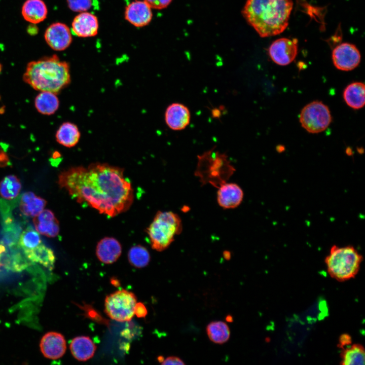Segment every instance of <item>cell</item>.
<instances>
[{
  "label": "cell",
  "mask_w": 365,
  "mask_h": 365,
  "mask_svg": "<svg viewBox=\"0 0 365 365\" xmlns=\"http://www.w3.org/2000/svg\"><path fill=\"white\" fill-rule=\"evenodd\" d=\"M58 183L78 202L111 217L127 211L133 201V190L124 170L106 163L69 168L60 173Z\"/></svg>",
  "instance_id": "6da1fadb"
},
{
  "label": "cell",
  "mask_w": 365,
  "mask_h": 365,
  "mask_svg": "<svg viewBox=\"0 0 365 365\" xmlns=\"http://www.w3.org/2000/svg\"><path fill=\"white\" fill-rule=\"evenodd\" d=\"M293 7L291 0H247L242 13L261 37H269L286 28Z\"/></svg>",
  "instance_id": "7a4b0ae2"
},
{
  "label": "cell",
  "mask_w": 365,
  "mask_h": 365,
  "mask_svg": "<svg viewBox=\"0 0 365 365\" xmlns=\"http://www.w3.org/2000/svg\"><path fill=\"white\" fill-rule=\"evenodd\" d=\"M23 79L37 91L57 94L70 82L69 66L56 55L44 57L28 63Z\"/></svg>",
  "instance_id": "3957f363"
},
{
  "label": "cell",
  "mask_w": 365,
  "mask_h": 365,
  "mask_svg": "<svg viewBox=\"0 0 365 365\" xmlns=\"http://www.w3.org/2000/svg\"><path fill=\"white\" fill-rule=\"evenodd\" d=\"M362 260V256L353 246L334 245L324 262L328 275L333 279L342 282L356 276Z\"/></svg>",
  "instance_id": "277c9868"
},
{
  "label": "cell",
  "mask_w": 365,
  "mask_h": 365,
  "mask_svg": "<svg viewBox=\"0 0 365 365\" xmlns=\"http://www.w3.org/2000/svg\"><path fill=\"white\" fill-rule=\"evenodd\" d=\"M182 231L180 217L171 211H158L147 229L152 248L157 251L167 248Z\"/></svg>",
  "instance_id": "5b68a950"
},
{
  "label": "cell",
  "mask_w": 365,
  "mask_h": 365,
  "mask_svg": "<svg viewBox=\"0 0 365 365\" xmlns=\"http://www.w3.org/2000/svg\"><path fill=\"white\" fill-rule=\"evenodd\" d=\"M195 175L202 184L209 183L217 188L227 182L235 171L227 156L211 150L198 156Z\"/></svg>",
  "instance_id": "8992f818"
},
{
  "label": "cell",
  "mask_w": 365,
  "mask_h": 365,
  "mask_svg": "<svg viewBox=\"0 0 365 365\" xmlns=\"http://www.w3.org/2000/svg\"><path fill=\"white\" fill-rule=\"evenodd\" d=\"M136 300L132 292L125 289L117 290L106 296L105 312L108 317L116 321H130L135 314Z\"/></svg>",
  "instance_id": "52a82bcc"
},
{
  "label": "cell",
  "mask_w": 365,
  "mask_h": 365,
  "mask_svg": "<svg viewBox=\"0 0 365 365\" xmlns=\"http://www.w3.org/2000/svg\"><path fill=\"white\" fill-rule=\"evenodd\" d=\"M302 126L310 133H318L325 130L332 122L328 107L321 101H314L303 107L300 115Z\"/></svg>",
  "instance_id": "ba28073f"
},
{
  "label": "cell",
  "mask_w": 365,
  "mask_h": 365,
  "mask_svg": "<svg viewBox=\"0 0 365 365\" xmlns=\"http://www.w3.org/2000/svg\"><path fill=\"white\" fill-rule=\"evenodd\" d=\"M361 55L358 48L349 43L337 46L332 52V60L335 66L343 71H350L360 63Z\"/></svg>",
  "instance_id": "9c48e42d"
},
{
  "label": "cell",
  "mask_w": 365,
  "mask_h": 365,
  "mask_svg": "<svg viewBox=\"0 0 365 365\" xmlns=\"http://www.w3.org/2000/svg\"><path fill=\"white\" fill-rule=\"evenodd\" d=\"M268 53L276 64L284 66L290 64L298 53V41L283 38L274 41L270 46Z\"/></svg>",
  "instance_id": "30bf717a"
},
{
  "label": "cell",
  "mask_w": 365,
  "mask_h": 365,
  "mask_svg": "<svg viewBox=\"0 0 365 365\" xmlns=\"http://www.w3.org/2000/svg\"><path fill=\"white\" fill-rule=\"evenodd\" d=\"M44 38L48 46L57 51L66 49L71 44L72 39L71 30L62 22H55L46 29Z\"/></svg>",
  "instance_id": "8fae6325"
},
{
  "label": "cell",
  "mask_w": 365,
  "mask_h": 365,
  "mask_svg": "<svg viewBox=\"0 0 365 365\" xmlns=\"http://www.w3.org/2000/svg\"><path fill=\"white\" fill-rule=\"evenodd\" d=\"M124 17L133 26L143 27L148 25L152 19V8L143 0H136L126 6Z\"/></svg>",
  "instance_id": "7c38bea8"
},
{
  "label": "cell",
  "mask_w": 365,
  "mask_h": 365,
  "mask_svg": "<svg viewBox=\"0 0 365 365\" xmlns=\"http://www.w3.org/2000/svg\"><path fill=\"white\" fill-rule=\"evenodd\" d=\"M217 188V202L219 206L223 208H235L242 202L244 193L238 185L225 182L220 185Z\"/></svg>",
  "instance_id": "4fadbf2b"
},
{
  "label": "cell",
  "mask_w": 365,
  "mask_h": 365,
  "mask_svg": "<svg viewBox=\"0 0 365 365\" xmlns=\"http://www.w3.org/2000/svg\"><path fill=\"white\" fill-rule=\"evenodd\" d=\"M99 22L97 17L87 11L79 13L73 19L71 31L80 38L94 36L98 33Z\"/></svg>",
  "instance_id": "5bb4252c"
},
{
  "label": "cell",
  "mask_w": 365,
  "mask_h": 365,
  "mask_svg": "<svg viewBox=\"0 0 365 365\" xmlns=\"http://www.w3.org/2000/svg\"><path fill=\"white\" fill-rule=\"evenodd\" d=\"M164 117L166 124L170 129L179 131L185 129L190 124L191 113L185 105L174 102L167 106Z\"/></svg>",
  "instance_id": "9a60e30c"
},
{
  "label": "cell",
  "mask_w": 365,
  "mask_h": 365,
  "mask_svg": "<svg viewBox=\"0 0 365 365\" xmlns=\"http://www.w3.org/2000/svg\"><path fill=\"white\" fill-rule=\"evenodd\" d=\"M40 346L44 356L51 359H56L62 357L66 349L64 336L54 332L46 334L42 338Z\"/></svg>",
  "instance_id": "2e32d148"
},
{
  "label": "cell",
  "mask_w": 365,
  "mask_h": 365,
  "mask_svg": "<svg viewBox=\"0 0 365 365\" xmlns=\"http://www.w3.org/2000/svg\"><path fill=\"white\" fill-rule=\"evenodd\" d=\"M122 253L120 243L115 238L106 237L101 239L96 248L98 259L103 263L110 264L115 262Z\"/></svg>",
  "instance_id": "e0dca14e"
},
{
  "label": "cell",
  "mask_w": 365,
  "mask_h": 365,
  "mask_svg": "<svg viewBox=\"0 0 365 365\" xmlns=\"http://www.w3.org/2000/svg\"><path fill=\"white\" fill-rule=\"evenodd\" d=\"M35 229L40 234L48 237H55L59 232V224L54 213L44 209L33 217Z\"/></svg>",
  "instance_id": "ac0fdd59"
},
{
  "label": "cell",
  "mask_w": 365,
  "mask_h": 365,
  "mask_svg": "<svg viewBox=\"0 0 365 365\" xmlns=\"http://www.w3.org/2000/svg\"><path fill=\"white\" fill-rule=\"evenodd\" d=\"M23 18L32 24H38L47 17L48 9L43 0H26L21 9Z\"/></svg>",
  "instance_id": "d6986e66"
},
{
  "label": "cell",
  "mask_w": 365,
  "mask_h": 365,
  "mask_svg": "<svg viewBox=\"0 0 365 365\" xmlns=\"http://www.w3.org/2000/svg\"><path fill=\"white\" fill-rule=\"evenodd\" d=\"M70 349L76 359L79 361H86L93 357L96 347L89 337L79 336L71 341Z\"/></svg>",
  "instance_id": "ffe728a7"
},
{
  "label": "cell",
  "mask_w": 365,
  "mask_h": 365,
  "mask_svg": "<svg viewBox=\"0 0 365 365\" xmlns=\"http://www.w3.org/2000/svg\"><path fill=\"white\" fill-rule=\"evenodd\" d=\"M46 204L44 198L32 192H27L22 195L19 207L24 215L34 217L44 209Z\"/></svg>",
  "instance_id": "44dd1931"
},
{
  "label": "cell",
  "mask_w": 365,
  "mask_h": 365,
  "mask_svg": "<svg viewBox=\"0 0 365 365\" xmlns=\"http://www.w3.org/2000/svg\"><path fill=\"white\" fill-rule=\"evenodd\" d=\"M343 95L349 106L354 110L361 108L365 103L364 84L361 82L350 84L344 89Z\"/></svg>",
  "instance_id": "7402d4cb"
},
{
  "label": "cell",
  "mask_w": 365,
  "mask_h": 365,
  "mask_svg": "<svg viewBox=\"0 0 365 365\" xmlns=\"http://www.w3.org/2000/svg\"><path fill=\"white\" fill-rule=\"evenodd\" d=\"M81 133L78 127L71 122H64L58 129L56 133L57 141L67 148L75 146L79 142Z\"/></svg>",
  "instance_id": "603a6c76"
},
{
  "label": "cell",
  "mask_w": 365,
  "mask_h": 365,
  "mask_svg": "<svg viewBox=\"0 0 365 365\" xmlns=\"http://www.w3.org/2000/svg\"><path fill=\"white\" fill-rule=\"evenodd\" d=\"M24 252L29 260L39 263L49 269L53 268L55 261L54 252L43 243L32 249Z\"/></svg>",
  "instance_id": "cb8c5ba5"
},
{
  "label": "cell",
  "mask_w": 365,
  "mask_h": 365,
  "mask_svg": "<svg viewBox=\"0 0 365 365\" xmlns=\"http://www.w3.org/2000/svg\"><path fill=\"white\" fill-rule=\"evenodd\" d=\"M34 105L37 111L46 115L53 114L58 110L59 101L57 94L48 92H41L36 97Z\"/></svg>",
  "instance_id": "d4e9b609"
},
{
  "label": "cell",
  "mask_w": 365,
  "mask_h": 365,
  "mask_svg": "<svg viewBox=\"0 0 365 365\" xmlns=\"http://www.w3.org/2000/svg\"><path fill=\"white\" fill-rule=\"evenodd\" d=\"M206 333L209 340L217 344H223L228 342L230 338V327L223 321H213L206 326Z\"/></svg>",
  "instance_id": "484cf974"
},
{
  "label": "cell",
  "mask_w": 365,
  "mask_h": 365,
  "mask_svg": "<svg viewBox=\"0 0 365 365\" xmlns=\"http://www.w3.org/2000/svg\"><path fill=\"white\" fill-rule=\"evenodd\" d=\"M364 361V349L360 344L349 345L341 352V364L342 365H363Z\"/></svg>",
  "instance_id": "4316f807"
},
{
  "label": "cell",
  "mask_w": 365,
  "mask_h": 365,
  "mask_svg": "<svg viewBox=\"0 0 365 365\" xmlns=\"http://www.w3.org/2000/svg\"><path fill=\"white\" fill-rule=\"evenodd\" d=\"M21 189L20 181L14 175H8L0 181V195L4 199L15 198L19 194Z\"/></svg>",
  "instance_id": "83f0119b"
},
{
  "label": "cell",
  "mask_w": 365,
  "mask_h": 365,
  "mask_svg": "<svg viewBox=\"0 0 365 365\" xmlns=\"http://www.w3.org/2000/svg\"><path fill=\"white\" fill-rule=\"evenodd\" d=\"M130 264L137 268L147 266L150 261V254L144 246L137 245L132 247L128 253Z\"/></svg>",
  "instance_id": "f1b7e54d"
},
{
  "label": "cell",
  "mask_w": 365,
  "mask_h": 365,
  "mask_svg": "<svg viewBox=\"0 0 365 365\" xmlns=\"http://www.w3.org/2000/svg\"><path fill=\"white\" fill-rule=\"evenodd\" d=\"M42 243L40 233L32 228H27L23 231L19 240V244L23 251L32 249Z\"/></svg>",
  "instance_id": "f546056e"
},
{
  "label": "cell",
  "mask_w": 365,
  "mask_h": 365,
  "mask_svg": "<svg viewBox=\"0 0 365 365\" xmlns=\"http://www.w3.org/2000/svg\"><path fill=\"white\" fill-rule=\"evenodd\" d=\"M70 10L75 12L87 11L92 6V0H66Z\"/></svg>",
  "instance_id": "4dcf8cb0"
},
{
  "label": "cell",
  "mask_w": 365,
  "mask_h": 365,
  "mask_svg": "<svg viewBox=\"0 0 365 365\" xmlns=\"http://www.w3.org/2000/svg\"><path fill=\"white\" fill-rule=\"evenodd\" d=\"M152 9L161 10L168 7L172 0H143Z\"/></svg>",
  "instance_id": "1f68e13d"
},
{
  "label": "cell",
  "mask_w": 365,
  "mask_h": 365,
  "mask_svg": "<svg viewBox=\"0 0 365 365\" xmlns=\"http://www.w3.org/2000/svg\"><path fill=\"white\" fill-rule=\"evenodd\" d=\"M163 365H185L184 361L176 356H170L164 359L161 362Z\"/></svg>",
  "instance_id": "d6a6232c"
},
{
  "label": "cell",
  "mask_w": 365,
  "mask_h": 365,
  "mask_svg": "<svg viewBox=\"0 0 365 365\" xmlns=\"http://www.w3.org/2000/svg\"><path fill=\"white\" fill-rule=\"evenodd\" d=\"M134 313L138 317H144L147 314V309L143 304L136 303Z\"/></svg>",
  "instance_id": "836d02e7"
},
{
  "label": "cell",
  "mask_w": 365,
  "mask_h": 365,
  "mask_svg": "<svg viewBox=\"0 0 365 365\" xmlns=\"http://www.w3.org/2000/svg\"><path fill=\"white\" fill-rule=\"evenodd\" d=\"M340 345L341 347H346L347 345H349L351 343L350 337L346 334H344L341 336L340 339Z\"/></svg>",
  "instance_id": "e575fe53"
},
{
  "label": "cell",
  "mask_w": 365,
  "mask_h": 365,
  "mask_svg": "<svg viewBox=\"0 0 365 365\" xmlns=\"http://www.w3.org/2000/svg\"><path fill=\"white\" fill-rule=\"evenodd\" d=\"M226 320L227 322H231L233 321V317L231 315H228L226 317Z\"/></svg>",
  "instance_id": "d590c367"
},
{
  "label": "cell",
  "mask_w": 365,
  "mask_h": 365,
  "mask_svg": "<svg viewBox=\"0 0 365 365\" xmlns=\"http://www.w3.org/2000/svg\"><path fill=\"white\" fill-rule=\"evenodd\" d=\"M5 251V247L3 245H2V244H0V259H1V256L3 252H4ZM1 265H2L0 263V267L1 266Z\"/></svg>",
  "instance_id": "8d00e7d4"
},
{
  "label": "cell",
  "mask_w": 365,
  "mask_h": 365,
  "mask_svg": "<svg viewBox=\"0 0 365 365\" xmlns=\"http://www.w3.org/2000/svg\"><path fill=\"white\" fill-rule=\"evenodd\" d=\"M277 151L279 152H282L284 150V147L282 145H279L276 148Z\"/></svg>",
  "instance_id": "74e56055"
},
{
  "label": "cell",
  "mask_w": 365,
  "mask_h": 365,
  "mask_svg": "<svg viewBox=\"0 0 365 365\" xmlns=\"http://www.w3.org/2000/svg\"><path fill=\"white\" fill-rule=\"evenodd\" d=\"M224 255L226 259H229L230 258V254H228L227 252H225Z\"/></svg>",
  "instance_id": "f35d334b"
},
{
  "label": "cell",
  "mask_w": 365,
  "mask_h": 365,
  "mask_svg": "<svg viewBox=\"0 0 365 365\" xmlns=\"http://www.w3.org/2000/svg\"><path fill=\"white\" fill-rule=\"evenodd\" d=\"M2 69V66L1 64L0 63V74L1 72Z\"/></svg>",
  "instance_id": "ab89813d"
}]
</instances>
